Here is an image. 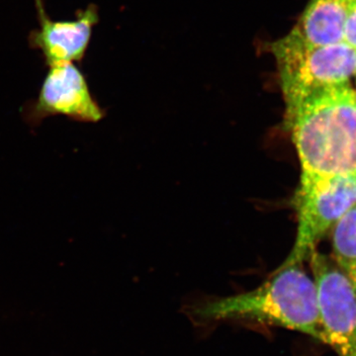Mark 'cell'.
Wrapping results in <instances>:
<instances>
[{"mask_svg":"<svg viewBox=\"0 0 356 356\" xmlns=\"http://www.w3.org/2000/svg\"><path fill=\"white\" fill-rule=\"evenodd\" d=\"M301 177L356 175V92L350 84L285 104Z\"/></svg>","mask_w":356,"mask_h":356,"instance_id":"1","label":"cell"},{"mask_svg":"<svg viewBox=\"0 0 356 356\" xmlns=\"http://www.w3.org/2000/svg\"><path fill=\"white\" fill-rule=\"evenodd\" d=\"M197 315L207 321H243L283 327L325 343L317 288L303 262L282 264L259 287L208 302Z\"/></svg>","mask_w":356,"mask_h":356,"instance_id":"2","label":"cell"},{"mask_svg":"<svg viewBox=\"0 0 356 356\" xmlns=\"http://www.w3.org/2000/svg\"><path fill=\"white\" fill-rule=\"evenodd\" d=\"M275 58L285 104L299 98L350 84L355 74L356 51L344 42L314 44L293 28L269 44Z\"/></svg>","mask_w":356,"mask_h":356,"instance_id":"3","label":"cell"},{"mask_svg":"<svg viewBox=\"0 0 356 356\" xmlns=\"http://www.w3.org/2000/svg\"><path fill=\"white\" fill-rule=\"evenodd\" d=\"M355 205L356 175L300 177L295 196L298 217L296 240L283 264L307 261L323 236Z\"/></svg>","mask_w":356,"mask_h":356,"instance_id":"4","label":"cell"},{"mask_svg":"<svg viewBox=\"0 0 356 356\" xmlns=\"http://www.w3.org/2000/svg\"><path fill=\"white\" fill-rule=\"evenodd\" d=\"M317 288L325 344L339 356H356V291L332 257L317 250L309 255Z\"/></svg>","mask_w":356,"mask_h":356,"instance_id":"5","label":"cell"},{"mask_svg":"<svg viewBox=\"0 0 356 356\" xmlns=\"http://www.w3.org/2000/svg\"><path fill=\"white\" fill-rule=\"evenodd\" d=\"M21 113L32 128L51 116L97 123L105 115L91 93L86 74L74 63L49 65L38 96L24 103Z\"/></svg>","mask_w":356,"mask_h":356,"instance_id":"6","label":"cell"},{"mask_svg":"<svg viewBox=\"0 0 356 356\" xmlns=\"http://www.w3.org/2000/svg\"><path fill=\"white\" fill-rule=\"evenodd\" d=\"M39 27L28 36L30 48L40 51L44 64L49 65L81 63L99 21L95 4L77 10L74 20H51L44 0H35Z\"/></svg>","mask_w":356,"mask_h":356,"instance_id":"7","label":"cell"},{"mask_svg":"<svg viewBox=\"0 0 356 356\" xmlns=\"http://www.w3.org/2000/svg\"><path fill=\"white\" fill-rule=\"evenodd\" d=\"M351 0H309L297 32L314 44L343 42L344 23Z\"/></svg>","mask_w":356,"mask_h":356,"instance_id":"8","label":"cell"},{"mask_svg":"<svg viewBox=\"0 0 356 356\" xmlns=\"http://www.w3.org/2000/svg\"><path fill=\"white\" fill-rule=\"evenodd\" d=\"M343 42L356 51V0H351L343 29Z\"/></svg>","mask_w":356,"mask_h":356,"instance_id":"9","label":"cell"},{"mask_svg":"<svg viewBox=\"0 0 356 356\" xmlns=\"http://www.w3.org/2000/svg\"><path fill=\"white\" fill-rule=\"evenodd\" d=\"M353 77H355V79H356V60H355V74H353Z\"/></svg>","mask_w":356,"mask_h":356,"instance_id":"10","label":"cell"},{"mask_svg":"<svg viewBox=\"0 0 356 356\" xmlns=\"http://www.w3.org/2000/svg\"><path fill=\"white\" fill-rule=\"evenodd\" d=\"M355 92H356V89H355Z\"/></svg>","mask_w":356,"mask_h":356,"instance_id":"11","label":"cell"}]
</instances>
